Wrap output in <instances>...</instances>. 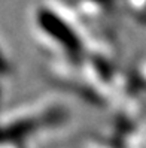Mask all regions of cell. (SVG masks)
<instances>
[{"label":"cell","mask_w":146,"mask_h":148,"mask_svg":"<svg viewBox=\"0 0 146 148\" xmlns=\"http://www.w3.org/2000/svg\"><path fill=\"white\" fill-rule=\"evenodd\" d=\"M121 11L139 24H146V0H122Z\"/></svg>","instance_id":"obj_1"}]
</instances>
